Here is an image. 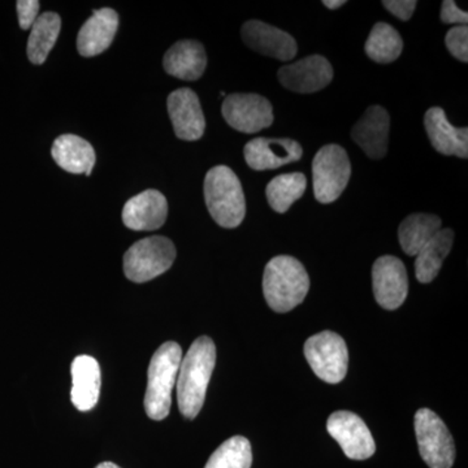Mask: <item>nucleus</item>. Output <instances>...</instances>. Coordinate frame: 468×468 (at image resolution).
Listing matches in <instances>:
<instances>
[{"instance_id":"3","label":"nucleus","mask_w":468,"mask_h":468,"mask_svg":"<svg viewBox=\"0 0 468 468\" xmlns=\"http://www.w3.org/2000/svg\"><path fill=\"white\" fill-rule=\"evenodd\" d=\"M203 190L209 215L218 226L227 229L241 226L246 215L245 193L232 169L227 165L209 169Z\"/></svg>"},{"instance_id":"4","label":"nucleus","mask_w":468,"mask_h":468,"mask_svg":"<svg viewBox=\"0 0 468 468\" xmlns=\"http://www.w3.org/2000/svg\"><path fill=\"white\" fill-rule=\"evenodd\" d=\"M181 360L183 350L174 341L163 344L151 358L147 371L144 409L147 417L153 420H163L168 417L172 405V390L177 381Z\"/></svg>"},{"instance_id":"14","label":"nucleus","mask_w":468,"mask_h":468,"mask_svg":"<svg viewBox=\"0 0 468 468\" xmlns=\"http://www.w3.org/2000/svg\"><path fill=\"white\" fill-rule=\"evenodd\" d=\"M168 113L175 133L183 141H198L206 129L201 101L198 95L187 88L171 92L167 101Z\"/></svg>"},{"instance_id":"11","label":"nucleus","mask_w":468,"mask_h":468,"mask_svg":"<svg viewBox=\"0 0 468 468\" xmlns=\"http://www.w3.org/2000/svg\"><path fill=\"white\" fill-rule=\"evenodd\" d=\"M375 300L385 310H397L408 298L409 277L405 264L393 255H384L372 267Z\"/></svg>"},{"instance_id":"21","label":"nucleus","mask_w":468,"mask_h":468,"mask_svg":"<svg viewBox=\"0 0 468 468\" xmlns=\"http://www.w3.org/2000/svg\"><path fill=\"white\" fill-rule=\"evenodd\" d=\"M72 392L70 399L80 411H90L100 399L101 393V367L90 356H80L73 360L72 367Z\"/></svg>"},{"instance_id":"20","label":"nucleus","mask_w":468,"mask_h":468,"mask_svg":"<svg viewBox=\"0 0 468 468\" xmlns=\"http://www.w3.org/2000/svg\"><path fill=\"white\" fill-rule=\"evenodd\" d=\"M163 66L169 76L184 81H197L207 67V55L202 43L184 39L165 52Z\"/></svg>"},{"instance_id":"9","label":"nucleus","mask_w":468,"mask_h":468,"mask_svg":"<svg viewBox=\"0 0 468 468\" xmlns=\"http://www.w3.org/2000/svg\"><path fill=\"white\" fill-rule=\"evenodd\" d=\"M221 113L228 124L241 133H258L273 124L272 104L260 94L228 95Z\"/></svg>"},{"instance_id":"1","label":"nucleus","mask_w":468,"mask_h":468,"mask_svg":"<svg viewBox=\"0 0 468 468\" xmlns=\"http://www.w3.org/2000/svg\"><path fill=\"white\" fill-rule=\"evenodd\" d=\"M215 363L217 347L207 335L197 338L181 360L176 384L178 409L185 418L194 419L201 412Z\"/></svg>"},{"instance_id":"15","label":"nucleus","mask_w":468,"mask_h":468,"mask_svg":"<svg viewBox=\"0 0 468 468\" xmlns=\"http://www.w3.org/2000/svg\"><path fill=\"white\" fill-rule=\"evenodd\" d=\"M241 34L243 42L264 57L291 61L297 55V42L291 34L270 24L258 20L248 21L243 24Z\"/></svg>"},{"instance_id":"31","label":"nucleus","mask_w":468,"mask_h":468,"mask_svg":"<svg viewBox=\"0 0 468 468\" xmlns=\"http://www.w3.org/2000/svg\"><path fill=\"white\" fill-rule=\"evenodd\" d=\"M384 7L392 12L394 16L401 18L402 21H409L417 8L418 2L415 0H384Z\"/></svg>"},{"instance_id":"18","label":"nucleus","mask_w":468,"mask_h":468,"mask_svg":"<svg viewBox=\"0 0 468 468\" xmlns=\"http://www.w3.org/2000/svg\"><path fill=\"white\" fill-rule=\"evenodd\" d=\"M424 126L431 144L437 153L446 156L468 158V129L455 128L449 122L445 111L432 107L424 116Z\"/></svg>"},{"instance_id":"5","label":"nucleus","mask_w":468,"mask_h":468,"mask_svg":"<svg viewBox=\"0 0 468 468\" xmlns=\"http://www.w3.org/2000/svg\"><path fill=\"white\" fill-rule=\"evenodd\" d=\"M351 176L349 156L344 147L331 144L322 147L313 160L314 196L328 205L340 198Z\"/></svg>"},{"instance_id":"17","label":"nucleus","mask_w":468,"mask_h":468,"mask_svg":"<svg viewBox=\"0 0 468 468\" xmlns=\"http://www.w3.org/2000/svg\"><path fill=\"white\" fill-rule=\"evenodd\" d=\"M168 217L167 198L158 190H146L125 203L122 221L132 230H156Z\"/></svg>"},{"instance_id":"2","label":"nucleus","mask_w":468,"mask_h":468,"mask_svg":"<svg viewBox=\"0 0 468 468\" xmlns=\"http://www.w3.org/2000/svg\"><path fill=\"white\" fill-rule=\"evenodd\" d=\"M310 291V277L300 261L279 255L264 268L263 292L268 306L276 313H289L300 306Z\"/></svg>"},{"instance_id":"32","label":"nucleus","mask_w":468,"mask_h":468,"mask_svg":"<svg viewBox=\"0 0 468 468\" xmlns=\"http://www.w3.org/2000/svg\"><path fill=\"white\" fill-rule=\"evenodd\" d=\"M441 21L445 24H462L466 26L468 21V14L458 8L457 3L452 0H445L442 2Z\"/></svg>"},{"instance_id":"23","label":"nucleus","mask_w":468,"mask_h":468,"mask_svg":"<svg viewBox=\"0 0 468 468\" xmlns=\"http://www.w3.org/2000/svg\"><path fill=\"white\" fill-rule=\"evenodd\" d=\"M454 242V232L449 228L440 229L431 241L419 251L415 261V276L421 284L432 282L441 270Z\"/></svg>"},{"instance_id":"10","label":"nucleus","mask_w":468,"mask_h":468,"mask_svg":"<svg viewBox=\"0 0 468 468\" xmlns=\"http://www.w3.org/2000/svg\"><path fill=\"white\" fill-rule=\"evenodd\" d=\"M326 430L350 460H368L377 452V443L367 424L354 412H334L326 421Z\"/></svg>"},{"instance_id":"12","label":"nucleus","mask_w":468,"mask_h":468,"mask_svg":"<svg viewBox=\"0 0 468 468\" xmlns=\"http://www.w3.org/2000/svg\"><path fill=\"white\" fill-rule=\"evenodd\" d=\"M279 81L288 90L300 92V94H311L323 90L334 79V68L328 58L322 55H311L280 68Z\"/></svg>"},{"instance_id":"8","label":"nucleus","mask_w":468,"mask_h":468,"mask_svg":"<svg viewBox=\"0 0 468 468\" xmlns=\"http://www.w3.org/2000/svg\"><path fill=\"white\" fill-rule=\"evenodd\" d=\"M304 356L314 374L329 384H338L346 377L349 350L340 335L324 331L304 344Z\"/></svg>"},{"instance_id":"34","label":"nucleus","mask_w":468,"mask_h":468,"mask_svg":"<svg viewBox=\"0 0 468 468\" xmlns=\"http://www.w3.org/2000/svg\"><path fill=\"white\" fill-rule=\"evenodd\" d=\"M95 468H122L117 466V464L112 463V462H103V463L98 464Z\"/></svg>"},{"instance_id":"28","label":"nucleus","mask_w":468,"mask_h":468,"mask_svg":"<svg viewBox=\"0 0 468 468\" xmlns=\"http://www.w3.org/2000/svg\"><path fill=\"white\" fill-rule=\"evenodd\" d=\"M251 443L246 437L234 436L221 443L205 468H251Z\"/></svg>"},{"instance_id":"7","label":"nucleus","mask_w":468,"mask_h":468,"mask_svg":"<svg viewBox=\"0 0 468 468\" xmlns=\"http://www.w3.org/2000/svg\"><path fill=\"white\" fill-rule=\"evenodd\" d=\"M419 452L430 468H452L455 461L454 440L442 419L430 409L415 414Z\"/></svg>"},{"instance_id":"30","label":"nucleus","mask_w":468,"mask_h":468,"mask_svg":"<svg viewBox=\"0 0 468 468\" xmlns=\"http://www.w3.org/2000/svg\"><path fill=\"white\" fill-rule=\"evenodd\" d=\"M16 8L21 29H30L33 27L34 21L38 17V0H18Z\"/></svg>"},{"instance_id":"19","label":"nucleus","mask_w":468,"mask_h":468,"mask_svg":"<svg viewBox=\"0 0 468 468\" xmlns=\"http://www.w3.org/2000/svg\"><path fill=\"white\" fill-rule=\"evenodd\" d=\"M119 27V15L115 9L101 8L92 12V16L80 29L77 48L85 58L97 57L110 48Z\"/></svg>"},{"instance_id":"6","label":"nucleus","mask_w":468,"mask_h":468,"mask_svg":"<svg viewBox=\"0 0 468 468\" xmlns=\"http://www.w3.org/2000/svg\"><path fill=\"white\" fill-rule=\"evenodd\" d=\"M176 260L174 242L154 236L135 242L124 255V272L131 282H146L167 272Z\"/></svg>"},{"instance_id":"13","label":"nucleus","mask_w":468,"mask_h":468,"mask_svg":"<svg viewBox=\"0 0 468 468\" xmlns=\"http://www.w3.org/2000/svg\"><path fill=\"white\" fill-rule=\"evenodd\" d=\"M246 163L254 171H268L298 162L303 149L291 138H254L243 149Z\"/></svg>"},{"instance_id":"26","label":"nucleus","mask_w":468,"mask_h":468,"mask_svg":"<svg viewBox=\"0 0 468 468\" xmlns=\"http://www.w3.org/2000/svg\"><path fill=\"white\" fill-rule=\"evenodd\" d=\"M306 187V176L300 172L276 176L266 187L268 203L273 211L285 214L303 196Z\"/></svg>"},{"instance_id":"16","label":"nucleus","mask_w":468,"mask_h":468,"mask_svg":"<svg viewBox=\"0 0 468 468\" xmlns=\"http://www.w3.org/2000/svg\"><path fill=\"white\" fill-rule=\"evenodd\" d=\"M390 117L380 106H371L351 129V138L368 158L383 159L389 144Z\"/></svg>"},{"instance_id":"33","label":"nucleus","mask_w":468,"mask_h":468,"mask_svg":"<svg viewBox=\"0 0 468 468\" xmlns=\"http://www.w3.org/2000/svg\"><path fill=\"white\" fill-rule=\"evenodd\" d=\"M323 5L329 9H337L343 7L344 5H346V2H345V0H324Z\"/></svg>"},{"instance_id":"24","label":"nucleus","mask_w":468,"mask_h":468,"mask_svg":"<svg viewBox=\"0 0 468 468\" xmlns=\"http://www.w3.org/2000/svg\"><path fill=\"white\" fill-rule=\"evenodd\" d=\"M441 218L432 214H412L399 224V239L402 250L410 257L419 251L441 229Z\"/></svg>"},{"instance_id":"27","label":"nucleus","mask_w":468,"mask_h":468,"mask_svg":"<svg viewBox=\"0 0 468 468\" xmlns=\"http://www.w3.org/2000/svg\"><path fill=\"white\" fill-rule=\"evenodd\" d=\"M365 50L367 57L377 63H393L403 51L401 34L389 24L378 23L369 33Z\"/></svg>"},{"instance_id":"22","label":"nucleus","mask_w":468,"mask_h":468,"mask_svg":"<svg viewBox=\"0 0 468 468\" xmlns=\"http://www.w3.org/2000/svg\"><path fill=\"white\" fill-rule=\"evenodd\" d=\"M51 155L58 167L69 174L90 176L94 168L95 151L79 135H60L52 144Z\"/></svg>"},{"instance_id":"29","label":"nucleus","mask_w":468,"mask_h":468,"mask_svg":"<svg viewBox=\"0 0 468 468\" xmlns=\"http://www.w3.org/2000/svg\"><path fill=\"white\" fill-rule=\"evenodd\" d=\"M446 48L458 60L468 61V27L466 26L454 27L449 30L445 37Z\"/></svg>"},{"instance_id":"25","label":"nucleus","mask_w":468,"mask_h":468,"mask_svg":"<svg viewBox=\"0 0 468 468\" xmlns=\"http://www.w3.org/2000/svg\"><path fill=\"white\" fill-rule=\"evenodd\" d=\"M30 29L32 32L27 39V58L36 66H41L58 41L61 18L54 12H46L37 17Z\"/></svg>"}]
</instances>
